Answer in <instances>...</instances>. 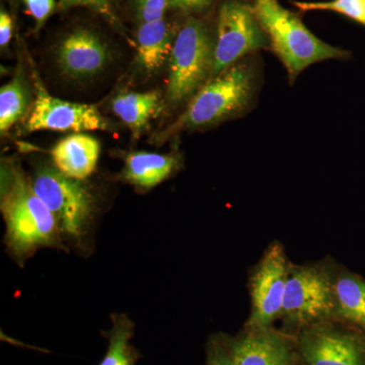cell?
<instances>
[{
  "label": "cell",
  "mask_w": 365,
  "mask_h": 365,
  "mask_svg": "<svg viewBox=\"0 0 365 365\" xmlns=\"http://www.w3.org/2000/svg\"><path fill=\"white\" fill-rule=\"evenodd\" d=\"M215 39L203 21L190 16L178 31L169 59L167 97L172 105L193 97L211 78Z\"/></svg>",
  "instance_id": "277c9868"
},
{
  "label": "cell",
  "mask_w": 365,
  "mask_h": 365,
  "mask_svg": "<svg viewBox=\"0 0 365 365\" xmlns=\"http://www.w3.org/2000/svg\"><path fill=\"white\" fill-rule=\"evenodd\" d=\"M336 307L343 318L365 326V281L344 275L334 282Z\"/></svg>",
  "instance_id": "ac0fdd59"
},
{
  "label": "cell",
  "mask_w": 365,
  "mask_h": 365,
  "mask_svg": "<svg viewBox=\"0 0 365 365\" xmlns=\"http://www.w3.org/2000/svg\"><path fill=\"white\" fill-rule=\"evenodd\" d=\"M33 188L53 213L59 227L71 237H79L93 211V196L78 180L55 168L43 167L36 172Z\"/></svg>",
  "instance_id": "52a82bcc"
},
{
  "label": "cell",
  "mask_w": 365,
  "mask_h": 365,
  "mask_svg": "<svg viewBox=\"0 0 365 365\" xmlns=\"http://www.w3.org/2000/svg\"><path fill=\"white\" fill-rule=\"evenodd\" d=\"M255 13L267 34L270 48L294 83L300 72L316 62L343 59L349 53L323 42L304 26L297 14L277 0H254Z\"/></svg>",
  "instance_id": "3957f363"
},
{
  "label": "cell",
  "mask_w": 365,
  "mask_h": 365,
  "mask_svg": "<svg viewBox=\"0 0 365 365\" xmlns=\"http://www.w3.org/2000/svg\"><path fill=\"white\" fill-rule=\"evenodd\" d=\"M207 365H234L232 355L222 350H215L209 356Z\"/></svg>",
  "instance_id": "484cf974"
},
{
  "label": "cell",
  "mask_w": 365,
  "mask_h": 365,
  "mask_svg": "<svg viewBox=\"0 0 365 365\" xmlns=\"http://www.w3.org/2000/svg\"><path fill=\"white\" fill-rule=\"evenodd\" d=\"M178 31L165 19L143 23L137 31V60L144 71L153 74L170 59Z\"/></svg>",
  "instance_id": "4fadbf2b"
},
{
  "label": "cell",
  "mask_w": 365,
  "mask_h": 365,
  "mask_svg": "<svg viewBox=\"0 0 365 365\" xmlns=\"http://www.w3.org/2000/svg\"><path fill=\"white\" fill-rule=\"evenodd\" d=\"M268 48L270 41L254 6L246 0H223L218 11L211 78L235 66L245 55Z\"/></svg>",
  "instance_id": "5b68a950"
},
{
  "label": "cell",
  "mask_w": 365,
  "mask_h": 365,
  "mask_svg": "<svg viewBox=\"0 0 365 365\" xmlns=\"http://www.w3.org/2000/svg\"><path fill=\"white\" fill-rule=\"evenodd\" d=\"M13 31V19L6 9L1 7V11H0V47L2 49L6 48L9 43L11 42Z\"/></svg>",
  "instance_id": "d4e9b609"
},
{
  "label": "cell",
  "mask_w": 365,
  "mask_h": 365,
  "mask_svg": "<svg viewBox=\"0 0 365 365\" xmlns=\"http://www.w3.org/2000/svg\"><path fill=\"white\" fill-rule=\"evenodd\" d=\"M162 109V97L158 91L143 93H118L112 100V110L131 131L133 138H139L146 130L150 120Z\"/></svg>",
  "instance_id": "2e32d148"
},
{
  "label": "cell",
  "mask_w": 365,
  "mask_h": 365,
  "mask_svg": "<svg viewBox=\"0 0 365 365\" xmlns=\"http://www.w3.org/2000/svg\"><path fill=\"white\" fill-rule=\"evenodd\" d=\"M300 351L307 365H364V350L356 338L330 329L304 334Z\"/></svg>",
  "instance_id": "8fae6325"
},
{
  "label": "cell",
  "mask_w": 365,
  "mask_h": 365,
  "mask_svg": "<svg viewBox=\"0 0 365 365\" xmlns=\"http://www.w3.org/2000/svg\"><path fill=\"white\" fill-rule=\"evenodd\" d=\"M289 265L282 247L272 245L251 280L253 311L248 323L250 328L265 330L282 314Z\"/></svg>",
  "instance_id": "9c48e42d"
},
{
  "label": "cell",
  "mask_w": 365,
  "mask_h": 365,
  "mask_svg": "<svg viewBox=\"0 0 365 365\" xmlns=\"http://www.w3.org/2000/svg\"><path fill=\"white\" fill-rule=\"evenodd\" d=\"M242 338L232 348L234 365H290V349L281 336L265 330Z\"/></svg>",
  "instance_id": "5bb4252c"
},
{
  "label": "cell",
  "mask_w": 365,
  "mask_h": 365,
  "mask_svg": "<svg viewBox=\"0 0 365 365\" xmlns=\"http://www.w3.org/2000/svg\"><path fill=\"white\" fill-rule=\"evenodd\" d=\"M179 163V158L174 155L135 151L125 158L122 177L137 188H155L172 176Z\"/></svg>",
  "instance_id": "9a60e30c"
},
{
  "label": "cell",
  "mask_w": 365,
  "mask_h": 365,
  "mask_svg": "<svg viewBox=\"0 0 365 365\" xmlns=\"http://www.w3.org/2000/svg\"><path fill=\"white\" fill-rule=\"evenodd\" d=\"M334 282L322 269L289 267L282 316L307 324L330 316L335 309Z\"/></svg>",
  "instance_id": "ba28073f"
},
{
  "label": "cell",
  "mask_w": 365,
  "mask_h": 365,
  "mask_svg": "<svg viewBox=\"0 0 365 365\" xmlns=\"http://www.w3.org/2000/svg\"><path fill=\"white\" fill-rule=\"evenodd\" d=\"M170 0H136L137 16L140 24L165 19Z\"/></svg>",
  "instance_id": "7402d4cb"
},
{
  "label": "cell",
  "mask_w": 365,
  "mask_h": 365,
  "mask_svg": "<svg viewBox=\"0 0 365 365\" xmlns=\"http://www.w3.org/2000/svg\"><path fill=\"white\" fill-rule=\"evenodd\" d=\"M26 11L36 23V32L40 30L55 9V0H23Z\"/></svg>",
  "instance_id": "603a6c76"
},
{
  "label": "cell",
  "mask_w": 365,
  "mask_h": 365,
  "mask_svg": "<svg viewBox=\"0 0 365 365\" xmlns=\"http://www.w3.org/2000/svg\"><path fill=\"white\" fill-rule=\"evenodd\" d=\"M31 104V93L23 64L19 63L11 81L0 88V132L6 134L25 116Z\"/></svg>",
  "instance_id": "e0dca14e"
},
{
  "label": "cell",
  "mask_w": 365,
  "mask_h": 365,
  "mask_svg": "<svg viewBox=\"0 0 365 365\" xmlns=\"http://www.w3.org/2000/svg\"><path fill=\"white\" fill-rule=\"evenodd\" d=\"M213 0H170V9L186 14H197L205 11Z\"/></svg>",
  "instance_id": "cb8c5ba5"
},
{
  "label": "cell",
  "mask_w": 365,
  "mask_h": 365,
  "mask_svg": "<svg viewBox=\"0 0 365 365\" xmlns=\"http://www.w3.org/2000/svg\"><path fill=\"white\" fill-rule=\"evenodd\" d=\"M100 153V141L83 133L69 134L58 141L51 151L55 168L78 181L93 174Z\"/></svg>",
  "instance_id": "7c38bea8"
},
{
  "label": "cell",
  "mask_w": 365,
  "mask_h": 365,
  "mask_svg": "<svg viewBox=\"0 0 365 365\" xmlns=\"http://www.w3.org/2000/svg\"><path fill=\"white\" fill-rule=\"evenodd\" d=\"M133 330V323L127 317L121 314L113 316L109 348L100 365H134V355L130 345Z\"/></svg>",
  "instance_id": "d6986e66"
},
{
  "label": "cell",
  "mask_w": 365,
  "mask_h": 365,
  "mask_svg": "<svg viewBox=\"0 0 365 365\" xmlns=\"http://www.w3.org/2000/svg\"><path fill=\"white\" fill-rule=\"evenodd\" d=\"M302 11H335L360 25L365 26V0H331V1H292Z\"/></svg>",
  "instance_id": "ffe728a7"
},
{
  "label": "cell",
  "mask_w": 365,
  "mask_h": 365,
  "mask_svg": "<svg viewBox=\"0 0 365 365\" xmlns=\"http://www.w3.org/2000/svg\"><path fill=\"white\" fill-rule=\"evenodd\" d=\"M31 66L36 98L24 126L25 133L42 130L81 133L111 129V125L97 106L68 102L50 95L43 86L33 61Z\"/></svg>",
  "instance_id": "8992f818"
},
{
  "label": "cell",
  "mask_w": 365,
  "mask_h": 365,
  "mask_svg": "<svg viewBox=\"0 0 365 365\" xmlns=\"http://www.w3.org/2000/svg\"><path fill=\"white\" fill-rule=\"evenodd\" d=\"M254 73L249 64L237 63L209 79L193 98L185 111L153 136L160 144L182 131L213 126L240 114L248 107L253 95Z\"/></svg>",
  "instance_id": "7a4b0ae2"
},
{
  "label": "cell",
  "mask_w": 365,
  "mask_h": 365,
  "mask_svg": "<svg viewBox=\"0 0 365 365\" xmlns=\"http://www.w3.org/2000/svg\"><path fill=\"white\" fill-rule=\"evenodd\" d=\"M0 207L6 225V242L24 259L41 247L56 244L58 222L43 203L20 165L1 163Z\"/></svg>",
  "instance_id": "6da1fadb"
},
{
  "label": "cell",
  "mask_w": 365,
  "mask_h": 365,
  "mask_svg": "<svg viewBox=\"0 0 365 365\" xmlns=\"http://www.w3.org/2000/svg\"><path fill=\"white\" fill-rule=\"evenodd\" d=\"M59 4L62 9L81 6L96 11L101 16H103L110 25L114 26L123 37L126 38L129 44L135 46V42L132 41L127 35L126 30H125L123 25L118 18L116 13H115L110 0H59Z\"/></svg>",
  "instance_id": "44dd1931"
},
{
  "label": "cell",
  "mask_w": 365,
  "mask_h": 365,
  "mask_svg": "<svg viewBox=\"0 0 365 365\" xmlns=\"http://www.w3.org/2000/svg\"><path fill=\"white\" fill-rule=\"evenodd\" d=\"M57 66L66 78L86 81L98 78L113 61L111 48L97 32L81 26L64 36L57 46Z\"/></svg>",
  "instance_id": "30bf717a"
}]
</instances>
